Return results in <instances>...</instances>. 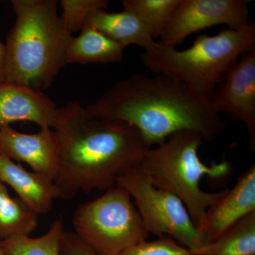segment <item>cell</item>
Returning <instances> with one entry per match:
<instances>
[{"instance_id":"6da1fadb","label":"cell","mask_w":255,"mask_h":255,"mask_svg":"<svg viewBox=\"0 0 255 255\" xmlns=\"http://www.w3.org/2000/svg\"><path fill=\"white\" fill-rule=\"evenodd\" d=\"M60 142L56 199L70 200L117 186L121 175L141 164L151 146L130 124L97 118L79 101L58 108Z\"/></svg>"},{"instance_id":"7a4b0ae2","label":"cell","mask_w":255,"mask_h":255,"mask_svg":"<svg viewBox=\"0 0 255 255\" xmlns=\"http://www.w3.org/2000/svg\"><path fill=\"white\" fill-rule=\"evenodd\" d=\"M85 109L97 118L133 126L152 147L175 132H197L212 141L226 124L211 100L168 76L135 73L114 82Z\"/></svg>"},{"instance_id":"3957f363","label":"cell","mask_w":255,"mask_h":255,"mask_svg":"<svg viewBox=\"0 0 255 255\" xmlns=\"http://www.w3.org/2000/svg\"><path fill=\"white\" fill-rule=\"evenodd\" d=\"M16 21L5 47L6 81L48 90L67 63L73 36L58 14L56 0H13Z\"/></svg>"},{"instance_id":"277c9868","label":"cell","mask_w":255,"mask_h":255,"mask_svg":"<svg viewBox=\"0 0 255 255\" xmlns=\"http://www.w3.org/2000/svg\"><path fill=\"white\" fill-rule=\"evenodd\" d=\"M255 47V24L239 29L225 28L215 36L201 35L184 50L157 41L140 60L156 75H163L187 85L197 95L211 100L216 87L243 53Z\"/></svg>"},{"instance_id":"5b68a950","label":"cell","mask_w":255,"mask_h":255,"mask_svg":"<svg viewBox=\"0 0 255 255\" xmlns=\"http://www.w3.org/2000/svg\"><path fill=\"white\" fill-rule=\"evenodd\" d=\"M203 140L197 132H175L151 147L140 164L155 187L172 193L182 201L201 231L206 211L228 190L206 192L200 187L201 179L204 177L222 179L231 172L228 161L211 165L201 161L199 150Z\"/></svg>"},{"instance_id":"8992f818","label":"cell","mask_w":255,"mask_h":255,"mask_svg":"<svg viewBox=\"0 0 255 255\" xmlns=\"http://www.w3.org/2000/svg\"><path fill=\"white\" fill-rule=\"evenodd\" d=\"M73 224L76 236L99 255H121L150 236L131 196L117 185L79 206Z\"/></svg>"},{"instance_id":"52a82bcc","label":"cell","mask_w":255,"mask_h":255,"mask_svg":"<svg viewBox=\"0 0 255 255\" xmlns=\"http://www.w3.org/2000/svg\"><path fill=\"white\" fill-rule=\"evenodd\" d=\"M117 185L134 201L149 234L168 236L189 251L207 244L204 233L191 219L182 201L172 193L155 187L140 166L121 175Z\"/></svg>"},{"instance_id":"ba28073f","label":"cell","mask_w":255,"mask_h":255,"mask_svg":"<svg viewBox=\"0 0 255 255\" xmlns=\"http://www.w3.org/2000/svg\"><path fill=\"white\" fill-rule=\"evenodd\" d=\"M250 1L247 0H181L160 37V43L176 47L188 36L220 24L239 29L249 23Z\"/></svg>"},{"instance_id":"9c48e42d","label":"cell","mask_w":255,"mask_h":255,"mask_svg":"<svg viewBox=\"0 0 255 255\" xmlns=\"http://www.w3.org/2000/svg\"><path fill=\"white\" fill-rule=\"evenodd\" d=\"M218 112L246 126L250 148L255 150V47L240 57L211 98Z\"/></svg>"},{"instance_id":"30bf717a","label":"cell","mask_w":255,"mask_h":255,"mask_svg":"<svg viewBox=\"0 0 255 255\" xmlns=\"http://www.w3.org/2000/svg\"><path fill=\"white\" fill-rule=\"evenodd\" d=\"M0 154L11 160L24 162L33 172L54 182L60 160L58 135L50 128H41L36 133H23L9 126L0 128Z\"/></svg>"},{"instance_id":"8fae6325","label":"cell","mask_w":255,"mask_h":255,"mask_svg":"<svg viewBox=\"0 0 255 255\" xmlns=\"http://www.w3.org/2000/svg\"><path fill=\"white\" fill-rule=\"evenodd\" d=\"M58 113L56 104L43 92L19 84H0V128L26 121L54 128Z\"/></svg>"},{"instance_id":"7c38bea8","label":"cell","mask_w":255,"mask_h":255,"mask_svg":"<svg viewBox=\"0 0 255 255\" xmlns=\"http://www.w3.org/2000/svg\"><path fill=\"white\" fill-rule=\"evenodd\" d=\"M255 212V164L238 178L234 187L206 211L201 232L208 243L251 213Z\"/></svg>"},{"instance_id":"4fadbf2b","label":"cell","mask_w":255,"mask_h":255,"mask_svg":"<svg viewBox=\"0 0 255 255\" xmlns=\"http://www.w3.org/2000/svg\"><path fill=\"white\" fill-rule=\"evenodd\" d=\"M0 181L8 184L18 198L37 214H47L56 199L54 182L50 178L29 172L0 154Z\"/></svg>"},{"instance_id":"5bb4252c","label":"cell","mask_w":255,"mask_h":255,"mask_svg":"<svg viewBox=\"0 0 255 255\" xmlns=\"http://www.w3.org/2000/svg\"><path fill=\"white\" fill-rule=\"evenodd\" d=\"M91 26L114 41L126 47L136 45L145 51H152L157 46L150 32L131 11L108 12L96 9L87 15L84 26Z\"/></svg>"},{"instance_id":"9a60e30c","label":"cell","mask_w":255,"mask_h":255,"mask_svg":"<svg viewBox=\"0 0 255 255\" xmlns=\"http://www.w3.org/2000/svg\"><path fill=\"white\" fill-rule=\"evenodd\" d=\"M126 47L89 26L72 38L67 50V63H113L124 59Z\"/></svg>"},{"instance_id":"2e32d148","label":"cell","mask_w":255,"mask_h":255,"mask_svg":"<svg viewBox=\"0 0 255 255\" xmlns=\"http://www.w3.org/2000/svg\"><path fill=\"white\" fill-rule=\"evenodd\" d=\"M189 251L192 255H255V212L245 216L214 241Z\"/></svg>"},{"instance_id":"e0dca14e","label":"cell","mask_w":255,"mask_h":255,"mask_svg":"<svg viewBox=\"0 0 255 255\" xmlns=\"http://www.w3.org/2000/svg\"><path fill=\"white\" fill-rule=\"evenodd\" d=\"M38 226V214L18 197L10 195L0 181V241L30 236Z\"/></svg>"},{"instance_id":"ac0fdd59","label":"cell","mask_w":255,"mask_h":255,"mask_svg":"<svg viewBox=\"0 0 255 255\" xmlns=\"http://www.w3.org/2000/svg\"><path fill=\"white\" fill-rule=\"evenodd\" d=\"M64 231L63 220L57 219L43 236L11 238L0 241V246L5 255H61L60 242Z\"/></svg>"},{"instance_id":"d6986e66","label":"cell","mask_w":255,"mask_h":255,"mask_svg":"<svg viewBox=\"0 0 255 255\" xmlns=\"http://www.w3.org/2000/svg\"><path fill=\"white\" fill-rule=\"evenodd\" d=\"M181 0H123L124 9L133 13L150 32L160 38Z\"/></svg>"},{"instance_id":"ffe728a7","label":"cell","mask_w":255,"mask_h":255,"mask_svg":"<svg viewBox=\"0 0 255 255\" xmlns=\"http://www.w3.org/2000/svg\"><path fill=\"white\" fill-rule=\"evenodd\" d=\"M63 9L61 18L65 29L73 36L81 31L87 15L96 9H107L110 4L109 0H61Z\"/></svg>"},{"instance_id":"44dd1931","label":"cell","mask_w":255,"mask_h":255,"mask_svg":"<svg viewBox=\"0 0 255 255\" xmlns=\"http://www.w3.org/2000/svg\"><path fill=\"white\" fill-rule=\"evenodd\" d=\"M121 255H192L187 248L168 236L144 241L126 250Z\"/></svg>"},{"instance_id":"7402d4cb","label":"cell","mask_w":255,"mask_h":255,"mask_svg":"<svg viewBox=\"0 0 255 255\" xmlns=\"http://www.w3.org/2000/svg\"><path fill=\"white\" fill-rule=\"evenodd\" d=\"M61 255H99L74 232L64 231L60 242Z\"/></svg>"},{"instance_id":"603a6c76","label":"cell","mask_w":255,"mask_h":255,"mask_svg":"<svg viewBox=\"0 0 255 255\" xmlns=\"http://www.w3.org/2000/svg\"><path fill=\"white\" fill-rule=\"evenodd\" d=\"M5 81V47L4 44L0 41V84Z\"/></svg>"},{"instance_id":"cb8c5ba5","label":"cell","mask_w":255,"mask_h":255,"mask_svg":"<svg viewBox=\"0 0 255 255\" xmlns=\"http://www.w3.org/2000/svg\"><path fill=\"white\" fill-rule=\"evenodd\" d=\"M0 255H5L4 252L1 250V246H0Z\"/></svg>"}]
</instances>
